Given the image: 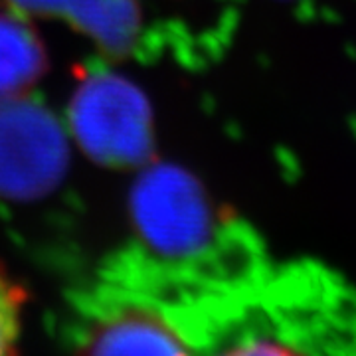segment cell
Masks as SVG:
<instances>
[{
    "label": "cell",
    "mask_w": 356,
    "mask_h": 356,
    "mask_svg": "<svg viewBox=\"0 0 356 356\" xmlns=\"http://www.w3.org/2000/svg\"><path fill=\"white\" fill-rule=\"evenodd\" d=\"M133 222L147 252L168 264H194L214 248L216 218L200 184L170 165L147 168L131 198Z\"/></svg>",
    "instance_id": "obj_1"
},
{
    "label": "cell",
    "mask_w": 356,
    "mask_h": 356,
    "mask_svg": "<svg viewBox=\"0 0 356 356\" xmlns=\"http://www.w3.org/2000/svg\"><path fill=\"white\" fill-rule=\"evenodd\" d=\"M70 121L79 147L102 165L140 166L153 154L151 107L127 79L88 77L72 99Z\"/></svg>",
    "instance_id": "obj_2"
},
{
    "label": "cell",
    "mask_w": 356,
    "mask_h": 356,
    "mask_svg": "<svg viewBox=\"0 0 356 356\" xmlns=\"http://www.w3.org/2000/svg\"><path fill=\"white\" fill-rule=\"evenodd\" d=\"M67 166V145L58 121L22 97L0 102V194L38 198Z\"/></svg>",
    "instance_id": "obj_3"
},
{
    "label": "cell",
    "mask_w": 356,
    "mask_h": 356,
    "mask_svg": "<svg viewBox=\"0 0 356 356\" xmlns=\"http://www.w3.org/2000/svg\"><path fill=\"white\" fill-rule=\"evenodd\" d=\"M76 356H194L163 311L140 301L109 305L93 318Z\"/></svg>",
    "instance_id": "obj_4"
},
{
    "label": "cell",
    "mask_w": 356,
    "mask_h": 356,
    "mask_svg": "<svg viewBox=\"0 0 356 356\" xmlns=\"http://www.w3.org/2000/svg\"><path fill=\"white\" fill-rule=\"evenodd\" d=\"M24 14L65 20L111 56H127L140 36L137 0H6Z\"/></svg>",
    "instance_id": "obj_5"
},
{
    "label": "cell",
    "mask_w": 356,
    "mask_h": 356,
    "mask_svg": "<svg viewBox=\"0 0 356 356\" xmlns=\"http://www.w3.org/2000/svg\"><path fill=\"white\" fill-rule=\"evenodd\" d=\"M46 51L24 20L0 14V102L22 97L46 72Z\"/></svg>",
    "instance_id": "obj_6"
},
{
    "label": "cell",
    "mask_w": 356,
    "mask_h": 356,
    "mask_svg": "<svg viewBox=\"0 0 356 356\" xmlns=\"http://www.w3.org/2000/svg\"><path fill=\"white\" fill-rule=\"evenodd\" d=\"M26 289L0 269V356H20Z\"/></svg>",
    "instance_id": "obj_7"
},
{
    "label": "cell",
    "mask_w": 356,
    "mask_h": 356,
    "mask_svg": "<svg viewBox=\"0 0 356 356\" xmlns=\"http://www.w3.org/2000/svg\"><path fill=\"white\" fill-rule=\"evenodd\" d=\"M218 356H305L295 346L275 341L271 337H250L229 344Z\"/></svg>",
    "instance_id": "obj_8"
}]
</instances>
